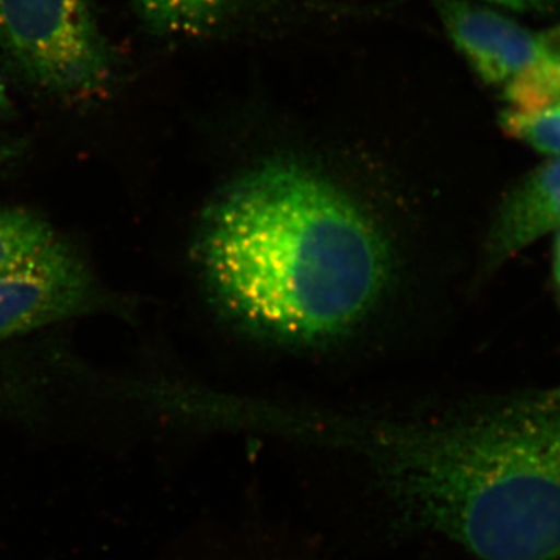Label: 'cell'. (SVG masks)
<instances>
[{"instance_id":"1","label":"cell","mask_w":560,"mask_h":560,"mask_svg":"<svg viewBox=\"0 0 560 560\" xmlns=\"http://www.w3.org/2000/svg\"><path fill=\"white\" fill-rule=\"evenodd\" d=\"M394 528L478 560H560V388L425 422L346 420Z\"/></svg>"},{"instance_id":"2","label":"cell","mask_w":560,"mask_h":560,"mask_svg":"<svg viewBox=\"0 0 560 560\" xmlns=\"http://www.w3.org/2000/svg\"><path fill=\"white\" fill-rule=\"evenodd\" d=\"M195 257L221 312L296 345L352 330L381 300L390 267L371 217L319 173L287 161L224 189L202 215Z\"/></svg>"},{"instance_id":"3","label":"cell","mask_w":560,"mask_h":560,"mask_svg":"<svg viewBox=\"0 0 560 560\" xmlns=\"http://www.w3.org/2000/svg\"><path fill=\"white\" fill-rule=\"evenodd\" d=\"M0 46L33 84L58 97H98L116 75L90 0H0Z\"/></svg>"},{"instance_id":"4","label":"cell","mask_w":560,"mask_h":560,"mask_svg":"<svg viewBox=\"0 0 560 560\" xmlns=\"http://www.w3.org/2000/svg\"><path fill=\"white\" fill-rule=\"evenodd\" d=\"M117 305L77 249L55 235L0 270V342Z\"/></svg>"},{"instance_id":"5","label":"cell","mask_w":560,"mask_h":560,"mask_svg":"<svg viewBox=\"0 0 560 560\" xmlns=\"http://www.w3.org/2000/svg\"><path fill=\"white\" fill-rule=\"evenodd\" d=\"M448 35L475 73L492 86H508L536 57L537 35L518 22L466 0H436Z\"/></svg>"},{"instance_id":"6","label":"cell","mask_w":560,"mask_h":560,"mask_svg":"<svg viewBox=\"0 0 560 560\" xmlns=\"http://www.w3.org/2000/svg\"><path fill=\"white\" fill-rule=\"evenodd\" d=\"M560 230V158L536 168L501 205L489 237V261L501 264Z\"/></svg>"},{"instance_id":"7","label":"cell","mask_w":560,"mask_h":560,"mask_svg":"<svg viewBox=\"0 0 560 560\" xmlns=\"http://www.w3.org/2000/svg\"><path fill=\"white\" fill-rule=\"evenodd\" d=\"M140 20L162 35L202 36L248 9L250 0H130Z\"/></svg>"},{"instance_id":"8","label":"cell","mask_w":560,"mask_h":560,"mask_svg":"<svg viewBox=\"0 0 560 560\" xmlns=\"http://www.w3.org/2000/svg\"><path fill=\"white\" fill-rule=\"evenodd\" d=\"M503 90L514 109H539L560 102V25L537 35L534 61Z\"/></svg>"},{"instance_id":"9","label":"cell","mask_w":560,"mask_h":560,"mask_svg":"<svg viewBox=\"0 0 560 560\" xmlns=\"http://www.w3.org/2000/svg\"><path fill=\"white\" fill-rule=\"evenodd\" d=\"M54 237L50 224L38 213L0 208V270L35 253Z\"/></svg>"},{"instance_id":"10","label":"cell","mask_w":560,"mask_h":560,"mask_svg":"<svg viewBox=\"0 0 560 560\" xmlns=\"http://www.w3.org/2000/svg\"><path fill=\"white\" fill-rule=\"evenodd\" d=\"M500 124L508 135L530 149L560 158V102L539 109H504Z\"/></svg>"},{"instance_id":"11","label":"cell","mask_w":560,"mask_h":560,"mask_svg":"<svg viewBox=\"0 0 560 560\" xmlns=\"http://www.w3.org/2000/svg\"><path fill=\"white\" fill-rule=\"evenodd\" d=\"M493 5L521 13L550 14L560 10V0H488Z\"/></svg>"},{"instance_id":"12","label":"cell","mask_w":560,"mask_h":560,"mask_svg":"<svg viewBox=\"0 0 560 560\" xmlns=\"http://www.w3.org/2000/svg\"><path fill=\"white\" fill-rule=\"evenodd\" d=\"M24 142L13 139H0V173L7 171L24 153Z\"/></svg>"},{"instance_id":"13","label":"cell","mask_w":560,"mask_h":560,"mask_svg":"<svg viewBox=\"0 0 560 560\" xmlns=\"http://www.w3.org/2000/svg\"><path fill=\"white\" fill-rule=\"evenodd\" d=\"M11 105L9 94H7L5 83H3L2 77H0V117L10 114Z\"/></svg>"},{"instance_id":"14","label":"cell","mask_w":560,"mask_h":560,"mask_svg":"<svg viewBox=\"0 0 560 560\" xmlns=\"http://www.w3.org/2000/svg\"><path fill=\"white\" fill-rule=\"evenodd\" d=\"M555 278L560 287V230L558 231V241L555 248Z\"/></svg>"}]
</instances>
